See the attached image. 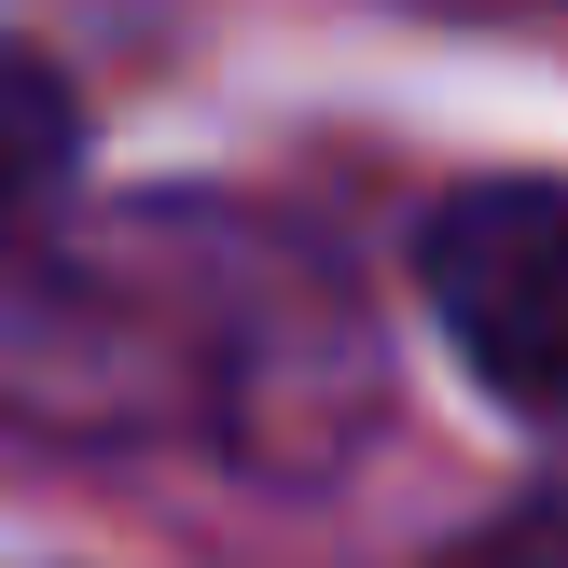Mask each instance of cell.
<instances>
[{"label": "cell", "mask_w": 568, "mask_h": 568, "mask_svg": "<svg viewBox=\"0 0 568 568\" xmlns=\"http://www.w3.org/2000/svg\"><path fill=\"white\" fill-rule=\"evenodd\" d=\"M55 181H70V83L0 42V236H14Z\"/></svg>", "instance_id": "2"}, {"label": "cell", "mask_w": 568, "mask_h": 568, "mask_svg": "<svg viewBox=\"0 0 568 568\" xmlns=\"http://www.w3.org/2000/svg\"><path fill=\"white\" fill-rule=\"evenodd\" d=\"M444 568H568V514H499V527H471Z\"/></svg>", "instance_id": "3"}, {"label": "cell", "mask_w": 568, "mask_h": 568, "mask_svg": "<svg viewBox=\"0 0 568 568\" xmlns=\"http://www.w3.org/2000/svg\"><path fill=\"white\" fill-rule=\"evenodd\" d=\"M430 320L499 403L568 416V181H471L416 250Z\"/></svg>", "instance_id": "1"}]
</instances>
